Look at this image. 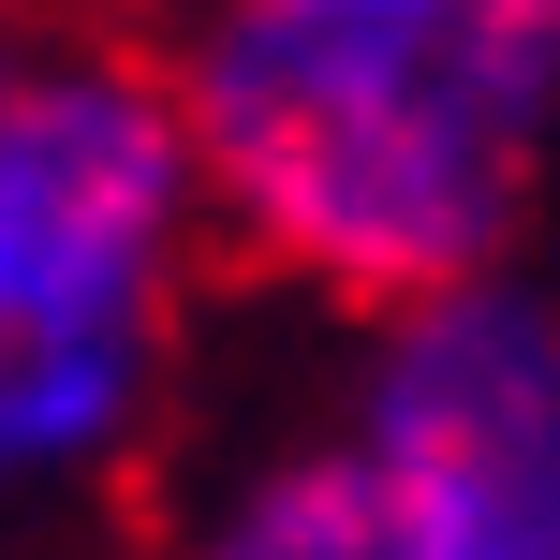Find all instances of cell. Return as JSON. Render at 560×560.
<instances>
[{"instance_id":"1","label":"cell","mask_w":560,"mask_h":560,"mask_svg":"<svg viewBox=\"0 0 560 560\" xmlns=\"http://www.w3.org/2000/svg\"><path fill=\"white\" fill-rule=\"evenodd\" d=\"M163 89L207 236L398 325L516 266L560 133V0H236Z\"/></svg>"},{"instance_id":"2","label":"cell","mask_w":560,"mask_h":560,"mask_svg":"<svg viewBox=\"0 0 560 560\" xmlns=\"http://www.w3.org/2000/svg\"><path fill=\"white\" fill-rule=\"evenodd\" d=\"M207 177L148 45H15L0 74V354H177Z\"/></svg>"},{"instance_id":"3","label":"cell","mask_w":560,"mask_h":560,"mask_svg":"<svg viewBox=\"0 0 560 560\" xmlns=\"http://www.w3.org/2000/svg\"><path fill=\"white\" fill-rule=\"evenodd\" d=\"M339 457L384 487L413 560H560V310L472 280L369 325Z\"/></svg>"},{"instance_id":"4","label":"cell","mask_w":560,"mask_h":560,"mask_svg":"<svg viewBox=\"0 0 560 560\" xmlns=\"http://www.w3.org/2000/svg\"><path fill=\"white\" fill-rule=\"evenodd\" d=\"M163 428V354H0V546L15 516L89 502Z\"/></svg>"},{"instance_id":"5","label":"cell","mask_w":560,"mask_h":560,"mask_svg":"<svg viewBox=\"0 0 560 560\" xmlns=\"http://www.w3.org/2000/svg\"><path fill=\"white\" fill-rule=\"evenodd\" d=\"M163 560H413V546H398L384 487H369L354 457H339V428H325V443L252 457V472H236L207 516H177Z\"/></svg>"},{"instance_id":"6","label":"cell","mask_w":560,"mask_h":560,"mask_svg":"<svg viewBox=\"0 0 560 560\" xmlns=\"http://www.w3.org/2000/svg\"><path fill=\"white\" fill-rule=\"evenodd\" d=\"M0 74H15V30H0Z\"/></svg>"}]
</instances>
